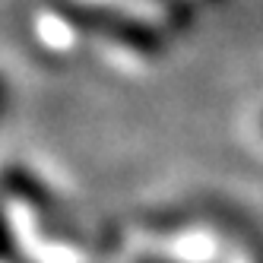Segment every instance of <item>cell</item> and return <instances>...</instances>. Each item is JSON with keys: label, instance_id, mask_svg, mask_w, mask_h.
I'll return each instance as SVG.
<instances>
[{"label": "cell", "instance_id": "obj_1", "mask_svg": "<svg viewBox=\"0 0 263 263\" xmlns=\"http://www.w3.org/2000/svg\"><path fill=\"white\" fill-rule=\"evenodd\" d=\"M67 20L73 26L86 29V32H102L108 39H115L118 45H127V48H140V51H156L159 48V35H156L153 26H146L140 20H127L124 13L108 10V7L73 4L67 10Z\"/></svg>", "mask_w": 263, "mask_h": 263}]
</instances>
